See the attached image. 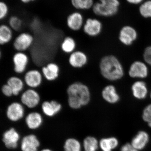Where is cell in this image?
I'll return each instance as SVG.
<instances>
[{"label":"cell","mask_w":151,"mask_h":151,"mask_svg":"<svg viewBox=\"0 0 151 151\" xmlns=\"http://www.w3.org/2000/svg\"><path fill=\"white\" fill-rule=\"evenodd\" d=\"M103 24L95 18H88L84 22L82 30L85 35L90 37L98 36L103 31Z\"/></svg>","instance_id":"9"},{"label":"cell","mask_w":151,"mask_h":151,"mask_svg":"<svg viewBox=\"0 0 151 151\" xmlns=\"http://www.w3.org/2000/svg\"><path fill=\"white\" fill-rule=\"evenodd\" d=\"M143 58L146 63L151 66V45L146 47L145 49Z\"/></svg>","instance_id":"34"},{"label":"cell","mask_w":151,"mask_h":151,"mask_svg":"<svg viewBox=\"0 0 151 151\" xmlns=\"http://www.w3.org/2000/svg\"><path fill=\"white\" fill-rule=\"evenodd\" d=\"M139 12L145 18H151V0L144 1L139 7Z\"/></svg>","instance_id":"29"},{"label":"cell","mask_w":151,"mask_h":151,"mask_svg":"<svg viewBox=\"0 0 151 151\" xmlns=\"http://www.w3.org/2000/svg\"><path fill=\"white\" fill-rule=\"evenodd\" d=\"M40 151H53L52 150H50V149L48 148H45L42 149Z\"/></svg>","instance_id":"38"},{"label":"cell","mask_w":151,"mask_h":151,"mask_svg":"<svg viewBox=\"0 0 151 151\" xmlns=\"http://www.w3.org/2000/svg\"><path fill=\"white\" fill-rule=\"evenodd\" d=\"M132 147L131 143H127L122 146L120 151H130Z\"/></svg>","instance_id":"35"},{"label":"cell","mask_w":151,"mask_h":151,"mask_svg":"<svg viewBox=\"0 0 151 151\" xmlns=\"http://www.w3.org/2000/svg\"><path fill=\"white\" fill-rule=\"evenodd\" d=\"M66 93L68 104L73 110L86 106L91 101V90L87 84L82 81H73L68 84Z\"/></svg>","instance_id":"1"},{"label":"cell","mask_w":151,"mask_h":151,"mask_svg":"<svg viewBox=\"0 0 151 151\" xmlns=\"http://www.w3.org/2000/svg\"><path fill=\"white\" fill-rule=\"evenodd\" d=\"M132 95L136 99L143 100L145 99L147 96V86L145 82L138 81L134 82L131 88Z\"/></svg>","instance_id":"21"},{"label":"cell","mask_w":151,"mask_h":151,"mask_svg":"<svg viewBox=\"0 0 151 151\" xmlns=\"http://www.w3.org/2000/svg\"><path fill=\"white\" fill-rule=\"evenodd\" d=\"M82 145L80 142L74 138L67 139L64 142V151H81Z\"/></svg>","instance_id":"27"},{"label":"cell","mask_w":151,"mask_h":151,"mask_svg":"<svg viewBox=\"0 0 151 151\" xmlns=\"http://www.w3.org/2000/svg\"><path fill=\"white\" fill-rule=\"evenodd\" d=\"M12 62L14 73L17 75H22L28 70L30 57L26 52L16 51L12 58Z\"/></svg>","instance_id":"6"},{"label":"cell","mask_w":151,"mask_h":151,"mask_svg":"<svg viewBox=\"0 0 151 151\" xmlns=\"http://www.w3.org/2000/svg\"><path fill=\"white\" fill-rule=\"evenodd\" d=\"M6 114L11 122H18L24 116L25 107L20 102H12L8 106Z\"/></svg>","instance_id":"12"},{"label":"cell","mask_w":151,"mask_h":151,"mask_svg":"<svg viewBox=\"0 0 151 151\" xmlns=\"http://www.w3.org/2000/svg\"><path fill=\"white\" fill-rule=\"evenodd\" d=\"M6 83L12 89L14 96L20 95L26 86L23 78L17 75L10 76L7 80Z\"/></svg>","instance_id":"19"},{"label":"cell","mask_w":151,"mask_h":151,"mask_svg":"<svg viewBox=\"0 0 151 151\" xmlns=\"http://www.w3.org/2000/svg\"><path fill=\"white\" fill-rule=\"evenodd\" d=\"M119 145V140L115 137L102 138L99 141V148L102 151H113Z\"/></svg>","instance_id":"25"},{"label":"cell","mask_w":151,"mask_h":151,"mask_svg":"<svg viewBox=\"0 0 151 151\" xmlns=\"http://www.w3.org/2000/svg\"><path fill=\"white\" fill-rule=\"evenodd\" d=\"M26 124L31 130L39 129L43 123V119L40 113L32 112L29 113L25 118Z\"/></svg>","instance_id":"22"},{"label":"cell","mask_w":151,"mask_h":151,"mask_svg":"<svg viewBox=\"0 0 151 151\" xmlns=\"http://www.w3.org/2000/svg\"><path fill=\"white\" fill-rule=\"evenodd\" d=\"M8 25L15 32H19L23 27L22 20L17 16H12L9 19Z\"/></svg>","instance_id":"30"},{"label":"cell","mask_w":151,"mask_h":151,"mask_svg":"<svg viewBox=\"0 0 151 151\" xmlns=\"http://www.w3.org/2000/svg\"><path fill=\"white\" fill-rule=\"evenodd\" d=\"M20 137L19 134L14 128H11L4 132L2 141L5 146L9 149L17 148L19 145Z\"/></svg>","instance_id":"14"},{"label":"cell","mask_w":151,"mask_h":151,"mask_svg":"<svg viewBox=\"0 0 151 151\" xmlns=\"http://www.w3.org/2000/svg\"><path fill=\"white\" fill-rule=\"evenodd\" d=\"M20 95V102L25 107L33 109L40 103L41 97L37 89L27 88Z\"/></svg>","instance_id":"7"},{"label":"cell","mask_w":151,"mask_h":151,"mask_svg":"<svg viewBox=\"0 0 151 151\" xmlns=\"http://www.w3.org/2000/svg\"><path fill=\"white\" fill-rule=\"evenodd\" d=\"M22 78L26 86L36 89L41 86L44 80L40 69L36 68L28 69L23 74Z\"/></svg>","instance_id":"5"},{"label":"cell","mask_w":151,"mask_h":151,"mask_svg":"<svg viewBox=\"0 0 151 151\" xmlns=\"http://www.w3.org/2000/svg\"><path fill=\"white\" fill-rule=\"evenodd\" d=\"M100 74L110 81H116L123 78L124 68L120 60L113 55H106L100 59L99 64Z\"/></svg>","instance_id":"2"},{"label":"cell","mask_w":151,"mask_h":151,"mask_svg":"<svg viewBox=\"0 0 151 151\" xmlns=\"http://www.w3.org/2000/svg\"><path fill=\"white\" fill-rule=\"evenodd\" d=\"M44 80L50 82H54L59 78L60 68L56 62L50 61L44 64L40 69Z\"/></svg>","instance_id":"10"},{"label":"cell","mask_w":151,"mask_h":151,"mask_svg":"<svg viewBox=\"0 0 151 151\" xmlns=\"http://www.w3.org/2000/svg\"><path fill=\"white\" fill-rule=\"evenodd\" d=\"M9 13V8L6 3L0 1V21L5 19Z\"/></svg>","instance_id":"32"},{"label":"cell","mask_w":151,"mask_h":151,"mask_svg":"<svg viewBox=\"0 0 151 151\" xmlns=\"http://www.w3.org/2000/svg\"><path fill=\"white\" fill-rule=\"evenodd\" d=\"M35 40L32 34L27 32H22L14 38L13 47L16 51L26 52L32 47Z\"/></svg>","instance_id":"4"},{"label":"cell","mask_w":151,"mask_h":151,"mask_svg":"<svg viewBox=\"0 0 151 151\" xmlns=\"http://www.w3.org/2000/svg\"><path fill=\"white\" fill-rule=\"evenodd\" d=\"M130 151H139L138 150H137L134 148L133 147H132V149H131Z\"/></svg>","instance_id":"39"},{"label":"cell","mask_w":151,"mask_h":151,"mask_svg":"<svg viewBox=\"0 0 151 151\" xmlns=\"http://www.w3.org/2000/svg\"><path fill=\"white\" fill-rule=\"evenodd\" d=\"M77 42L74 37L67 36L61 41L60 47L63 53L68 55L77 50Z\"/></svg>","instance_id":"23"},{"label":"cell","mask_w":151,"mask_h":151,"mask_svg":"<svg viewBox=\"0 0 151 151\" xmlns=\"http://www.w3.org/2000/svg\"><path fill=\"white\" fill-rule=\"evenodd\" d=\"M84 151H97L99 148V142L92 136H88L84 138L82 144Z\"/></svg>","instance_id":"26"},{"label":"cell","mask_w":151,"mask_h":151,"mask_svg":"<svg viewBox=\"0 0 151 151\" xmlns=\"http://www.w3.org/2000/svg\"><path fill=\"white\" fill-rule=\"evenodd\" d=\"M120 4L119 0H99L94 3L92 9L97 16L113 17L118 12Z\"/></svg>","instance_id":"3"},{"label":"cell","mask_w":151,"mask_h":151,"mask_svg":"<svg viewBox=\"0 0 151 151\" xmlns=\"http://www.w3.org/2000/svg\"><path fill=\"white\" fill-rule=\"evenodd\" d=\"M143 121L151 128V104L147 105L143 110L142 113Z\"/></svg>","instance_id":"31"},{"label":"cell","mask_w":151,"mask_h":151,"mask_svg":"<svg viewBox=\"0 0 151 151\" xmlns=\"http://www.w3.org/2000/svg\"><path fill=\"white\" fill-rule=\"evenodd\" d=\"M72 6L78 10H87L92 9L94 0H70Z\"/></svg>","instance_id":"28"},{"label":"cell","mask_w":151,"mask_h":151,"mask_svg":"<svg viewBox=\"0 0 151 151\" xmlns=\"http://www.w3.org/2000/svg\"><path fill=\"white\" fill-rule=\"evenodd\" d=\"M2 56V52L0 48V59L1 58Z\"/></svg>","instance_id":"40"},{"label":"cell","mask_w":151,"mask_h":151,"mask_svg":"<svg viewBox=\"0 0 151 151\" xmlns=\"http://www.w3.org/2000/svg\"><path fill=\"white\" fill-rule=\"evenodd\" d=\"M138 33L134 28L126 25L120 30L119 40L121 43L126 46H130L137 40Z\"/></svg>","instance_id":"13"},{"label":"cell","mask_w":151,"mask_h":151,"mask_svg":"<svg viewBox=\"0 0 151 151\" xmlns=\"http://www.w3.org/2000/svg\"><path fill=\"white\" fill-rule=\"evenodd\" d=\"M14 32L8 24H0V46L6 45L13 40Z\"/></svg>","instance_id":"24"},{"label":"cell","mask_w":151,"mask_h":151,"mask_svg":"<svg viewBox=\"0 0 151 151\" xmlns=\"http://www.w3.org/2000/svg\"><path fill=\"white\" fill-rule=\"evenodd\" d=\"M129 74L130 77L133 78H146L148 76V68L145 63L137 60L131 64L129 69Z\"/></svg>","instance_id":"15"},{"label":"cell","mask_w":151,"mask_h":151,"mask_svg":"<svg viewBox=\"0 0 151 151\" xmlns=\"http://www.w3.org/2000/svg\"><path fill=\"white\" fill-rule=\"evenodd\" d=\"M40 143L37 137L33 134L25 136L21 141L22 151H38Z\"/></svg>","instance_id":"17"},{"label":"cell","mask_w":151,"mask_h":151,"mask_svg":"<svg viewBox=\"0 0 151 151\" xmlns=\"http://www.w3.org/2000/svg\"><path fill=\"white\" fill-rule=\"evenodd\" d=\"M1 92L3 95L6 97H10L14 96L12 89L6 83L3 84L1 88Z\"/></svg>","instance_id":"33"},{"label":"cell","mask_w":151,"mask_h":151,"mask_svg":"<svg viewBox=\"0 0 151 151\" xmlns=\"http://www.w3.org/2000/svg\"><path fill=\"white\" fill-rule=\"evenodd\" d=\"M101 96L104 101L111 104H116L120 100V95L116 87L113 85L105 86L101 91Z\"/></svg>","instance_id":"18"},{"label":"cell","mask_w":151,"mask_h":151,"mask_svg":"<svg viewBox=\"0 0 151 151\" xmlns=\"http://www.w3.org/2000/svg\"><path fill=\"white\" fill-rule=\"evenodd\" d=\"M35 0H20L24 4H28L30 2L34 1Z\"/></svg>","instance_id":"37"},{"label":"cell","mask_w":151,"mask_h":151,"mask_svg":"<svg viewBox=\"0 0 151 151\" xmlns=\"http://www.w3.org/2000/svg\"><path fill=\"white\" fill-rule=\"evenodd\" d=\"M89 61L88 55L85 52L80 50H76L69 55L68 58V65L70 67L75 69L84 68L88 64Z\"/></svg>","instance_id":"8"},{"label":"cell","mask_w":151,"mask_h":151,"mask_svg":"<svg viewBox=\"0 0 151 151\" xmlns=\"http://www.w3.org/2000/svg\"><path fill=\"white\" fill-rule=\"evenodd\" d=\"M148 133L145 131L138 132L132 139L131 144L132 147L139 151L142 150L147 147L150 141Z\"/></svg>","instance_id":"20"},{"label":"cell","mask_w":151,"mask_h":151,"mask_svg":"<svg viewBox=\"0 0 151 151\" xmlns=\"http://www.w3.org/2000/svg\"><path fill=\"white\" fill-rule=\"evenodd\" d=\"M83 14L79 11H74L68 15L66 24L68 28L73 32H78L82 30L84 22Z\"/></svg>","instance_id":"11"},{"label":"cell","mask_w":151,"mask_h":151,"mask_svg":"<svg viewBox=\"0 0 151 151\" xmlns=\"http://www.w3.org/2000/svg\"><path fill=\"white\" fill-rule=\"evenodd\" d=\"M150 98L151 99V92H150Z\"/></svg>","instance_id":"41"},{"label":"cell","mask_w":151,"mask_h":151,"mask_svg":"<svg viewBox=\"0 0 151 151\" xmlns=\"http://www.w3.org/2000/svg\"><path fill=\"white\" fill-rule=\"evenodd\" d=\"M62 105L56 100H45L41 103L42 113L49 117H52L61 111Z\"/></svg>","instance_id":"16"},{"label":"cell","mask_w":151,"mask_h":151,"mask_svg":"<svg viewBox=\"0 0 151 151\" xmlns=\"http://www.w3.org/2000/svg\"><path fill=\"white\" fill-rule=\"evenodd\" d=\"M129 4L133 5L141 4L144 1V0H126Z\"/></svg>","instance_id":"36"}]
</instances>
